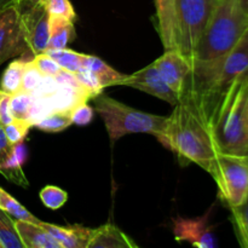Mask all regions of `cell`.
<instances>
[{
	"label": "cell",
	"mask_w": 248,
	"mask_h": 248,
	"mask_svg": "<svg viewBox=\"0 0 248 248\" xmlns=\"http://www.w3.org/2000/svg\"><path fill=\"white\" fill-rule=\"evenodd\" d=\"M173 107L157 140L173 152L181 162H193L212 174L219 152L213 137L206 94L193 81L191 74Z\"/></svg>",
	"instance_id": "6da1fadb"
},
{
	"label": "cell",
	"mask_w": 248,
	"mask_h": 248,
	"mask_svg": "<svg viewBox=\"0 0 248 248\" xmlns=\"http://www.w3.org/2000/svg\"><path fill=\"white\" fill-rule=\"evenodd\" d=\"M247 29L248 16L242 11L239 0H216L191 60L194 72L216 74L218 65Z\"/></svg>",
	"instance_id": "7a4b0ae2"
},
{
	"label": "cell",
	"mask_w": 248,
	"mask_h": 248,
	"mask_svg": "<svg viewBox=\"0 0 248 248\" xmlns=\"http://www.w3.org/2000/svg\"><path fill=\"white\" fill-rule=\"evenodd\" d=\"M213 137L219 153L248 154L246 101L248 73L237 78L223 93H206Z\"/></svg>",
	"instance_id": "3957f363"
},
{
	"label": "cell",
	"mask_w": 248,
	"mask_h": 248,
	"mask_svg": "<svg viewBox=\"0 0 248 248\" xmlns=\"http://www.w3.org/2000/svg\"><path fill=\"white\" fill-rule=\"evenodd\" d=\"M94 110L103 119L111 143L132 133H148L157 137L166 127L167 116L138 110L103 93L96 97Z\"/></svg>",
	"instance_id": "277c9868"
},
{
	"label": "cell",
	"mask_w": 248,
	"mask_h": 248,
	"mask_svg": "<svg viewBox=\"0 0 248 248\" xmlns=\"http://www.w3.org/2000/svg\"><path fill=\"white\" fill-rule=\"evenodd\" d=\"M216 0H176L174 5V43L191 63L199 40L208 23Z\"/></svg>",
	"instance_id": "5b68a950"
},
{
	"label": "cell",
	"mask_w": 248,
	"mask_h": 248,
	"mask_svg": "<svg viewBox=\"0 0 248 248\" xmlns=\"http://www.w3.org/2000/svg\"><path fill=\"white\" fill-rule=\"evenodd\" d=\"M212 178L218 186V198L229 208L248 198V154L219 153L216 157Z\"/></svg>",
	"instance_id": "8992f818"
},
{
	"label": "cell",
	"mask_w": 248,
	"mask_h": 248,
	"mask_svg": "<svg viewBox=\"0 0 248 248\" xmlns=\"http://www.w3.org/2000/svg\"><path fill=\"white\" fill-rule=\"evenodd\" d=\"M21 39L23 57L33 58L48 47V14L43 2L21 12Z\"/></svg>",
	"instance_id": "52a82bcc"
},
{
	"label": "cell",
	"mask_w": 248,
	"mask_h": 248,
	"mask_svg": "<svg viewBox=\"0 0 248 248\" xmlns=\"http://www.w3.org/2000/svg\"><path fill=\"white\" fill-rule=\"evenodd\" d=\"M246 73H248V29L235 47L218 65L212 91L206 93L215 96L223 93L237 78Z\"/></svg>",
	"instance_id": "ba28073f"
},
{
	"label": "cell",
	"mask_w": 248,
	"mask_h": 248,
	"mask_svg": "<svg viewBox=\"0 0 248 248\" xmlns=\"http://www.w3.org/2000/svg\"><path fill=\"white\" fill-rule=\"evenodd\" d=\"M120 85L137 89L145 93L152 94V96L167 102L171 106H174L178 102V94L172 91L169 85L165 82L159 70L155 67L154 62L133 74L125 75Z\"/></svg>",
	"instance_id": "9c48e42d"
},
{
	"label": "cell",
	"mask_w": 248,
	"mask_h": 248,
	"mask_svg": "<svg viewBox=\"0 0 248 248\" xmlns=\"http://www.w3.org/2000/svg\"><path fill=\"white\" fill-rule=\"evenodd\" d=\"M210 213L198 218H176L173 219V235L178 242H189L199 248H215L216 237L210 224Z\"/></svg>",
	"instance_id": "30bf717a"
},
{
	"label": "cell",
	"mask_w": 248,
	"mask_h": 248,
	"mask_svg": "<svg viewBox=\"0 0 248 248\" xmlns=\"http://www.w3.org/2000/svg\"><path fill=\"white\" fill-rule=\"evenodd\" d=\"M154 64L170 89L179 97L193 72L191 63L178 50L171 48L165 50L164 55L154 61Z\"/></svg>",
	"instance_id": "8fae6325"
},
{
	"label": "cell",
	"mask_w": 248,
	"mask_h": 248,
	"mask_svg": "<svg viewBox=\"0 0 248 248\" xmlns=\"http://www.w3.org/2000/svg\"><path fill=\"white\" fill-rule=\"evenodd\" d=\"M16 56H22L21 12L11 6L0 14V65Z\"/></svg>",
	"instance_id": "7c38bea8"
},
{
	"label": "cell",
	"mask_w": 248,
	"mask_h": 248,
	"mask_svg": "<svg viewBox=\"0 0 248 248\" xmlns=\"http://www.w3.org/2000/svg\"><path fill=\"white\" fill-rule=\"evenodd\" d=\"M39 224L58 242L61 248H87L93 230L81 225L61 227L45 222Z\"/></svg>",
	"instance_id": "4fadbf2b"
},
{
	"label": "cell",
	"mask_w": 248,
	"mask_h": 248,
	"mask_svg": "<svg viewBox=\"0 0 248 248\" xmlns=\"http://www.w3.org/2000/svg\"><path fill=\"white\" fill-rule=\"evenodd\" d=\"M137 244L115 224L107 223L92 230L87 248H137Z\"/></svg>",
	"instance_id": "5bb4252c"
},
{
	"label": "cell",
	"mask_w": 248,
	"mask_h": 248,
	"mask_svg": "<svg viewBox=\"0 0 248 248\" xmlns=\"http://www.w3.org/2000/svg\"><path fill=\"white\" fill-rule=\"evenodd\" d=\"M15 228L24 248H61L58 242L40 224L15 219Z\"/></svg>",
	"instance_id": "9a60e30c"
},
{
	"label": "cell",
	"mask_w": 248,
	"mask_h": 248,
	"mask_svg": "<svg viewBox=\"0 0 248 248\" xmlns=\"http://www.w3.org/2000/svg\"><path fill=\"white\" fill-rule=\"evenodd\" d=\"M156 9L157 31L165 50H176L174 43V5L176 0H154Z\"/></svg>",
	"instance_id": "2e32d148"
},
{
	"label": "cell",
	"mask_w": 248,
	"mask_h": 248,
	"mask_svg": "<svg viewBox=\"0 0 248 248\" xmlns=\"http://www.w3.org/2000/svg\"><path fill=\"white\" fill-rule=\"evenodd\" d=\"M26 160L27 149L24 147V143L22 142L14 145V149H12L9 159L0 166V174L4 176L7 181L12 182V183L17 184L19 186L27 188L29 186L28 179H27L23 169H22Z\"/></svg>",
	"instance_id": "e0dca14e"
},
{
	"label": "cell",
	"mask_w": 248,
	"mask_h": 248,
	"mask_svg": "<svg viewBox=\"0 0 248 248\" xmlns=\"http://www.w3.org/2000/svg\"><path fill=\"white\" fill-rule=\"evenodd\" d=\"M50 99L52 102L53 111L70 113L80 103L87 102L91 98L84 90L75 89L69 85L60 84L57 90L50 96Z\"/></svg>",
	"instance_id": "ac0fdd59"
},
{
	"label": "cell",
	"mask_w": 248,
	"mask_h": 248,
	"mask_svg": "<svg viewBox=\"0 0 248 248\" xmlns=\"http://www.w3.org/2000/svg\"><path fill=\"white\" fill-rule=\"evenodd\" d=\"M82 69H87L90 72L94 73L99 79L103 87L114 86V85H120L123 81L125 74H121L118 70L111 68L107 62L102 61L99 57L92 55H85L82 53L81 57V67Z\"/></svg>",
	"instance_id": "d6986e66"
},
{
	"label": "cell",
	"mask_w": 248,
	"mask_h": 248,
	"mask_svg": "<svg viewBox=\"0 0 248 248\" xmlns=\"http://www.w3.org/2000/svg\"><path fill=\"white\" fill-rule=\"evenodd\" d=\"M50 40L47 48H65L75 38L74 22L64 17H48Z\"/></svg>",
	"instance_id": "ffe728a7"
},
{
	"label": "cell",
	"mask_w": 248,
	"mask_h": 248,
	"mask_svg": "<svg viewBox=\"0 0 248 248\" xmlns=\"http://www.w3.org/2000/svg\"><path fill=\"white\" fill-rule=\"evenodd\" d=\"M29 58L23 57L14 60L6 68L0 79V90L5 93L15 94L22 90V77L24 65Z\"/></svg>",
	"instance_id": "44dd1931"
},
{
	"label": "cell",
	"mask_w": 248,
	"mask_h": 248,
	"mask_svg": "<svg viewBox=\"0 0 248 248\" xmlns=\"http://www.w3.org/2000/svg\"><path fill=\"white\" fill-rule=\"evenodd\" d=\"M0 208L15 219L27 220V222L36 223V224L41 222L40 219L34 217L23 205H21L14 196H11L6 190H4L1 186H0Z\"/></svg>",
	"instance_id": "7402d4cb"
},
{
	"label": "cell",
	"mask_w": 248,
	"mask_h": 248,
	"mask_svg": "<svg viewBox=\"0 0 248 248\" xmlns=\"http://www.w3.org/2000/svg\"><path fill=\"white\" fill-rule=\"evenodd\" d=\"M0 245L1 248H24L15 228V218L0 208Z\"/></svg>",
	"instance_id": "603a6c76"
},
{
	"label": "cell",
	"mask_w": 248,
	"mask_h": 248,
	"mask_svg": "<svg viewBox=\"0 0 248 248\" xmlns=\"http://www.w3.org/2000/svg\"><path fill=\"white\" fill-rule=\"evenodd\" d=\"M232 211V224L240 246L248 248V198L244 203Z\"/></svg>",
	"instance_id": "cb8c5ba5"
},
{
	"label": "cell",
	"mask_w": 248,
	"mask_h": 248,
	"mask_svg": "<svg viewBox=\"0 0 248 248\" xmlns=\"http://www.w3.org/2000/svg\"><path fill=\"white\" fill-rule=\"evenodd\" d=\"M45 53L52 57L63 69L75 73L81 67L82 53L69 48H46Z\"/></svg>",
	"instance_id": "d4e9b609"
},
{
	"label": "cell",
	"mask_w": 248,
	"mask_h": 248,
	"mask_svg": "<svg viewBox=\"0 0 248 248\" xmlns=\"http://www.w3.org/2000/svg\"><path fill=\"white\" fill-rule=\"evenodd\" d=\"M72 119L69 113H62V111H53L47 116L39 121L35 125L38 130L47 133H58L64 131L65 128L72 125Z\"/></svg>",
	"instance_id": "484cf974"
},
{
	"label": "cell",
	"mask_w": 248,
	"mask_h": 248,
	"mask_svg": "<svg viewBox=\"0 0 248 248\" xmlns=\"http://www.w3.org/2000/svg\"><path fill=\"white\" fill-rule=\"evenodd\" d=\"M40 200L48 210L57 211L68 201V193L56 186H46L40 190Z\"/></svg>",
	"instance_id": "4316f807"
},
{
	"label": "cell",
	"mask_w": 248,
	"mask_h": 248,
	"mask_svg": "<svg viewBox=\"0 0 248 248\" xmlns=\"http://www.w3.org/2000/svg\"><path fill=\"white\" fill-rule=\"evenodd\" d=\"M31 103H33V96L31 93L26 91H19L17 93L11 94L10 98V110H11L14 119H26L31 110Z\"/></svg>",
	"instance_id": "83f0119b"
},
{
	"label": "cell",
	"mask_w": 248,
	"mask_h": 248,
	"mask_svg": "<svg viewBox=\"0 0 248 248\" xmlns=\"http://www.w3.org/2000/svg\"><path fill=\"white\" fill-rule=\"evenodd\" d=\"M31 127L33 125L26 119H14L11 123L4 126V131L9 142L12 145H16L24 142V138L27 137Z\"/></svg>",
	"instance_id": "f1b7e54d"
},
{
	"label": "cell",
	"mask_w": 248,
	"mask_h": 248,
	"mask_svg": "<svg viewBox=\"0 0 248 248\" xmlns=\"http://www.w3.org/2000/svg\"><path fill=\"white\" fill-rule=\"evenodd\" d=\"M43 4L48 17H64L73 22L77 19V12L69 0H44Z\"/></svg>",
	"instance_id": "f546056e"
},
{
	"label": "cell",
	"mask_w": 248,
	"mask_h": 248,
	"mask_svg": "<svg viewBox=\"0 0 248 248\" xmlns=\"http://www.w3.org/2000/svg\"><path fill=\"white\" fill-rule=\"evenodd\" d=\"M75 75L79 79L80 84L84 87L85 91L89 93L90 98H96L99 94L103 93V85L101 84V81H99V79L94 73L80 68L78 72H75Z\"/></svg>",
	"instance_id": "4dcf8cb0"
},
{
	"label": "cell",
	"mask_w": 248,
	"mask_h": 248,
	"mask_svg": "<svg viewBox=\"0 0 248 248\" xmlns=\"http://www.w3.org/2000/svg\"><path fill=\"white\" fill-rule=\"evenodd\" d=\"M53 113L52 102H51L50 97H44V98H33V103H31V110H29L27 120L35 126L40 120H43L45 116L48 114Z\"/></svg>",
	"instance_id": "1f68e13d"
},
{
	"label": "cell",
	"mask_w": 248,
	"mask_h": 248,
	"mask_svg": "<svg viewBox=\"0 0 248 248\" xmlns=\"http://www.w3.org/2000/svg\"><path fill=\"white\" fill-rule=\"evenodd\" d=\"M44 75L41 74L40 70L36 68L31 58L27 61L26 65H24L23 77H22V91H26L31 93L34 90L38 87L40 81L43 80Z\"/></svg>",
	"instance_id": "d6a6232c"
},
{
	"label": "cell",
	"mask_w": 248,
	"mask_h": 248,
	"mask_svg": "<svg viewBox=\"0 0 248 248\" xmlns=\"http://www.w3.org/2000/svg\"><path fill=\"white\" fill-rule=\"evenodd\" d=\"M31 61H33L34 64L36 65V68L40 70L44 77H56V74L62 69L60 64L45 52L35 55L31 58Z\"/></svg>",
	"instance_id": "836d02e7"
},
{
	"label": "cell",
	"mask_w": 248,
	"mask_h": 248,
	"mask_svg": "<svg viewBox=\"0 0 248 248\" xmlns=\"http://www.w3.org/2000/svg\"><path fill=\"white\" fill-rule=\"evenodd\" d=\"M69 114L73 124L78 126H87L93 119L94 110L92 107L87 104V102H84V103H80L79 106L75 107Z\"/></svg>",
	"instance_id": "e575fe53"
},
{
	"label": "cell",
	"mask_w": 248,
	"mask_h": 248,
	"mask_svg": "<svg viewBox=\"0 0 248 248\" xmlns=\"http://www.w3.org/2000/svg\"><path fill=\"white\" fill-rule=\"evenodd\" d=\"M57 80L55 77H44L40 84L38 85L35 90L31 92L33 98H44V97H50L58 87Z\"/></svg>",
	"instance_id": "d590c367"
},
{
	"label": "cell",
	"mask_w": 248,
	"mask_h": 248,
	"mask_svg": "<svg viewBox=\"0 0 248 248\" xmlns=\"http://www.w3.org/2000/svg\"><path fill=\"white\" fill-rule=\"evenodd\" d=\"M10 98H11V94L5 93L0 90V124L2 126L7 125L14 120V116L10 110Z\"/></svg>",
	"instance_id": "8d00e7d4"
},
{
	"label": "cell",
	"mask_w": 248,
	"mask_h": 248,
	"mask_svg": "<svg viewBox=\"0 0 248 248\" xmlns=\"http://www.w3.org/2000/svg\"><path fill=\"white\" fill-rule=\"evenodd\" d=\"M55 79L57 80L58 84H63V85H69V86L72 87H75V89H79V90H84V87L81 86V84H80L79 79L77 78V75H75V73L70 72V70H67V69H61L60 72L56 74Z\"/></svg>",
	"instance_id": "74e56055"
},
{
	"label": "cell",
	"mask_w": 248,
	"mask_h": 248,
	"mask_svg": "<svg viewBox=\"0 0 248 248\" xmlns=\"http://www.w3.org/2000/svg\"><path fill=\"white\" fill-rule=\"evenodd\" d=\"M12 149H14V145L9 142L6 135H5L4 126L0 124V166L9 159Z\"/></svg>",
	"instance_id": "f35d334b"
},
{
	"label": "cell",
	"mask_w": 248,
	"mask_h": 248,
	"mask_svg": "<svg viewBox=\"0 0 248 248\" xmlns=\"http://www.w3.org/2000/svg\"><path fill=\"white\" fill-rule=\"evenodd\" d=\"M44 0H16V7L18 9L19 12L28 10L31 7L35 6V5L41 4Z\"/></svg>",
	"instance_id": "ab89813d"
},
{
	"label": "cell",
	"mask_w": 248,
	"mask_h": 248,
	"mask_svg": "<svg viewBox=\"0 0 248 248\" xmlns=\"http://www.w3.org/2000/svg\"><path fill=\"white\" fill-rule=\"evenodd\" d=\"M11 6H16V0H0V14Z\"/></svg>",
	"instance_id": "60d3db41"
},
{
	"label": "cell",
	"mask_w": 248,
	"mask_h": 248,
	"mask_svg": "<svg viewBox=\"0 0 248 248\" xmlns=\"http://www.w3.org/2000/svg\"><path fill=\"white\" fill-rule=\"evenodd\" d=\"M239 4L241 6L242 11L248 16V0H239Z\"/></svg>",
	"instance_id": "b9f144b4"
},
{
	"label": "cell",
	"mask_w": 248,
	"mask_h": 248,
	"mask_svg": "<svg viewBox=\"0 0 248 248\" xmlns=\"http://www.w3.org/2000/svg\"><path fill=\"white\" fill-rule=\"evenodd\" d=\"M246 120H247V130H248V96L246 101Z\"/></svg>",
	"instance_id": "7bdbcfd3"
},
{
	"label": "cell",
	"mask_w": 248,
	"mask_h": 248,
	"mask_svg": "<svg viewBox=\"0 0 248 248\" xmlns=\"http://www.w3.org/2000/svg\"><path fill=\"white\" fill-rule=\"evenodd\" d=\"M0 248H1V245H0Z\"/></svg>",
	"instance_id": "ee69618b"
}]
</instances>
